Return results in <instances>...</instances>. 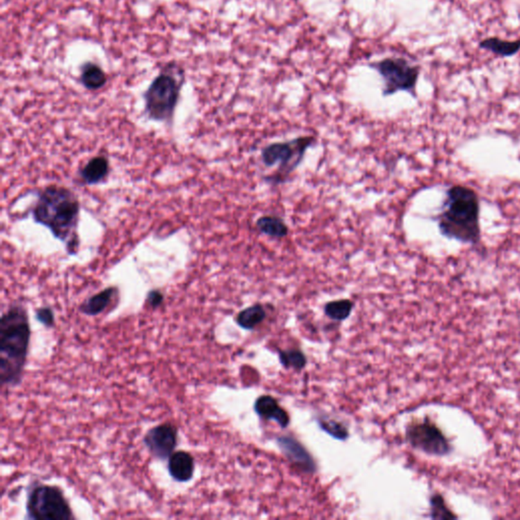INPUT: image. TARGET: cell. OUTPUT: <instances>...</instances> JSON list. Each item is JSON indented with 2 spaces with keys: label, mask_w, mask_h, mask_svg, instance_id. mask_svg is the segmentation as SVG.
Instances as JSON below:
<instances>
[{
  "label": "cell",
  "mask_w": 520,
  "mask_h": 520,
  "mask_svg": "<svg viewBox=\"0 0 520 520\" xmlns=\"http://www.w3.org/2000/svg\"><path fill=\"white\" fill-rule=\"evenodd\" d=\"M256 227L260 233L272 239L285 238L289 235V227L278 216H262L256 221Z\"/></svg>",
  "instance_id": "obj_16"
},
{
  "label": "cell",
  "mask_w": 520,
  "mask_h": 520,
  "mask_svg": "<svg viewBox=\"0 0 520 520\" xmlns=\"http://www.w3.org/2000/svg\"><path fill=\"white\" fill-rule=\"evenodd\" d=\"M255 412L258 416L265 419H274L282 428L288 427L290 424V417L278 401L271 396H262L256 401L254 405Z\"/></svg>",
  "instance_id": "obj_12"
},
{
  "label": "cell",
  "mask_w": 520,
  "mask_h": 520,
  "mask_svg": "<svg viewBox=\"0 0 520 520\" xmlns=\"http://www.w3.org/2000/svg\"><path fill=\"white\" fill-rule=\"evenodd\" d=\"M29 517L36 520H71L73 509L64 493L57 486H35L27 500Z\"/></svg>",
  "instance_id": "obj_6"
},
{
  "label": "cell",
  "mask_w": 520,
  "mask_h": 520,
  "mask_svg": "<svg viewBox=\"0 0 520 520\" xmlns=\"http://www.w3.org/2000/svg\"><path fill=\"white\" fill-rule=\"evenodd\" d=\"M319 425L322 430L339 440H345L349 436L347 428L339 422L332 421V419H321L319 421Z\"/></svg>",
  "instance_id": "obj_22"
},
{
  "label": "cell",
  "mask_w": 520,
  "mask_h": 520,
  "mask_svg": "<svg viewBox=\"0 0 520 520\" xmlns=\"http://www.w3.org/2000/svg\"><path fill=\"white\" fill-rule=\"evenodd\" d=\"M407 438L413 447L427 454L443 456L452 452L447 437L428 419L410 424L407 429Z\"/></svg>",
  "instance_id": "obj_8"
},
{
  "label": "cell",
  "mask_w": 520,
  "mask_h": 520,
  "mask_svg": "<svg viewBox=\"0 0 520 520\" xmlns=\"http://www.w3.org/2000/svg\"><path fill=\"white\" fill-rule=\"evenodd\" d=\"M33 215L36 222L49 228L55 237L66 243L69 253L77 252L80 202L75 193L64 187H47L40 193Z\"/></svg>",
  "instance_id": "obj_2"
},
{
  "label": "cell",
  "mask_w": 520,
  "mask_h": 520,
  "mask_svg": "<svg viewBox=\"0 0 520 520\" xmlns=\"http://www.w3.org/2000/svg\"><path fill=\"white\" fill-rule=\"evenodd\" d=\"M265 315L267 313L265 307L260 304H255L239 312L236 321L239 327L244 329H253L265 320Z\"/></svg>",
  "instance_id": "obj_18"
},
{
  "label": "cell",
  "mask_w": 520,
  "mask_h": 520,
  "mask_svg": "<svg viewBox=\"0 0 520 520\" xmlns=\"http://www.w3.org/2000/svg\"><path fill=\"white\" fill-rule=\"evenodd\" d=\"M315 142V136H299L288 142H274L262 149L261 161L263 164L267 167L278 165L274 173L265 177V181L274 186L287 182L290 175L304 160L307 149L313 146Z\"/></svg>",
  "instance_id": "obj_5"
},
{
  "label": "cell",
  "mask_w": 520,
  "mask_h": 520,
  "mask_svg": "<svg viewBox=\"0 0 520 520\" xmlns=\"http://www.w3.org/2000/svg\"><path fill=\"white\" fill-rule=\"evenodd\" d=\"M352 307L354 303L348 299L332 301L325 306V313L332 320L343 321L351 315Z\"/></svg>",
  "instance_id": "obj_19"
},
{
  "label": "cell",
  "mask_w": 520,
  "mask_h": 520,
  "mask_svg": "<svg viewBox=\"0 0 520 520\" xmlns=\"http://www.w3.org/2000/svg\"><path fill=\"white\" fill-rule=\"evenodd\" d=\"M479 47L498 57H512L520 51V38L515 41H508L498 37L485 38L480 42Z\"/></svg>",
  "instance_id": "obj_14"
},
{
  "label": "cell",
  "mask_w": 520,
  "mask_h": 520,
  "mask_svg": "<svg viewBox=\"0 0 520 520\" xmlns=\"http://www.w3.org/2000/svg\"><path fill=\"white\" fill-rule=\"evenodd\" d=\"M431 513L433 519H455L452 511L446 506L445 501L441 495H434L431 499Z\"/></svg>",
  "instance_id": "obj_21"
},
{
  "label": "cell",
  "mask_w": 520,
  "mask_h": 520,
  "mask_svg": "<svg viewBox=\"0 0 520 520\" xmlns=\"http://www.w3.org/2000/svg\"><path fill=\"white\" fill-rule=\"evenodd\" d=\"M36 319L46 327H53L55 325L54 312L50 307H41L36 311Z\"/></svg>",
  "instance_id": "obj_23"
},
{
  "label": "cell",
  "mask_w": 520,
  "mask_h": 520,
  "mask_svg": "<svg viewBox=\"0 0 520 520\" xmlns=\"http://www.w3.org/2000/svg\"><path fill=\"white\" fill-rule=\"evenodd\" d=\"M194 459L191 453L179 450L174 452L168 459V472L170 475L179 483H186L193 477Z\"/></svg>",
  "instance_id": "obj_11"
},
{
  "label": "cell",
  "mask_w": 520,
  "mask_h": 520,
  "mask_svg": "<svg viewBox=\"0 0 520 520\" xmlns=\"http://www.w3.org/2000/svg\"><path fill=\"white\" fill-rule=\"evenodd\" d=\"M118 294H119V291H118L117 288H107V289L103 290L100 293L94 295L88 300L84 301L80 306V311L82 314H84V315H99V314L104 312L111 305L114 299L118 297Z\"/></svg>",
  "instance_id": "obj_13"
},
{
  "label": "cell",
  "mask_w": 520,
  "mask_h": 520,
  "mask_svg": "<svg viewBox=\"0 0 520 520\" xmlns=\"http://www.w3.org/2000/svg\"><path fill=\"white\" fill-rule=\"evenodd\" d=\"M278 444L283 454L301 470L306 473L315 472L316 466L313 459L300 442L295 440L292 437L283 436L278 439Z\"/></svg>",
  "instance_id": "obj_10"
},
{
  "label": "cell",
  "mask_w": 520,
  "mask_h": 520,
  "mask_svg": "<svg viewBox=\"0 0 520 520\" xmlns=\"http://www.w3.org/2000/svg\"><path fill=\"white\" fill-rule=\"evenodd\" d=\"M438 227L446 238L466 244L481 242L480 200L474 189L453 185L446 191L443 209L438 216Z\"/></svg>",
  "instance_id": "obj_3"
},
{
  "label": "cell",
  "mask_w": 520,
  "mask_h": 520,
  "mask_svg": "<svg viewBox=\"0 0 520 520\" xmlns=\"http://www.w3.org/2000/svg\"><path fill=\"white\" fill-rule=\"evenodd\" d=\"M183 84L184 70L181 66L169 64L162 68L144 94L147 116L157 121H170L177 107Z\"/></svg>",
  "instance_id": "obj_4"
},
{
  "label": "cell",
  "mask_w": 520,
  "mask_h": 520,
  "mask_svg": "<svg viewBox=\"0 0 520 520\" xmlns=\"http://www.w3.org/2000/svg\"><path fill=\"white\" fill-rule=\"evenodd\" d=\"M144 443L155 459L160 461L168 459L177 447V428L170 423L155 426L144 435Z\"/></svg>",
  "instance_id": "obj_9"
},
{
  "label": "cell",
  "mask_w": 520,
  "mask_h": 520,
  "mask_svg": "<svg viewBox=\"0 0 520 520\" xmlns=\"http://www.w3.org/2000/svg\"><path fill=\"white\" fill-rule=\"evenodd\" d=\"M280 360L285 368H293L296 370L303 369L306 365L305 355L298 350L281 352Z\"/></svg>",
  "instance_id": "obj_20"
},
{
  "label": "cell",
  "mask_w": 520,
  "mask_h": 520,
  "mask_svg": "<svg viewBox=\"0 0 520 520\" xmlns=\"http://www.w3.org/2000/svg\"><path fill=\"white\" fill-rule=\"evenodd\" d=\"M383 80V96H392L399 91L415 95L419 75V68L413 66L403 57H387L370 64Z\"/></svg>",
  "instance_id": "obj_7"
},
{
  "label": "cell",
  "mask_w": 520,
  "mask_h": 520,
  "mask_svg": "<svg viewBox=\"0 0 520 520\" xmlns=\"http://www.w3.org/2000/svg\"><path fill=\"white\" fill-rule=\"evenodd\" d=\"M80 82L88 90H99L106 84L107 75L101 66L89 61L82 64Z\"/></svg>",
  "instance_id": "obj_17"
},
{
  "label": "cell",
  "mask_w": 520,
  "mask_h": 520,
  "mask_svg": "<svg viewBox=\"0 0 520 520\" xmlns=\"http://www.w3.org/2000/svg\"><path fill=\"white\" fill-rule=\"evenodd\" d=\"M109 173L108 158L99 156L91 158L80 171V177L87 184H97L107 177Z\"/></svg>",
  "instance_id": "obj_15"
},
{
  "label": "cell",
  "mask_w": 520,
  "mask_h": 520,
  "mask_svg": "<svg viewBox=\"0 0 520 520\" xmlns=\"http://www.w3.org/2000/svg\"><path fill=\"white\" fill-rule=\"evenodd\" d=\"M146 301L149 307L157 309L164 302V295L158 290H153L147 294Z\"/></svg>",
  "instance_id": "obj_24"
},
{
  "label": "cell",
  "mask_w": 520,
  "mask_h": 520,
  "mask_svg": "<svg viewBox=\"0 0 520 520\" xmlns=\"http://www.w3.org/2000/svg\"><path fill=\"white\" fill-rule=\"evenodd\" d=\"M31 327L26 308L13 305L0 320V382L4 386L21 383L28 358Z\"/></svg>",
  "instance_id": "obj_1"
}]
</instances>
